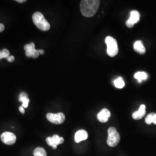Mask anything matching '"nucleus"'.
I'll use <instances>...</instances> for the list:
<instances>
[{"mask_svg": "<svg viewBox=\"0 0 156 156\" xmlns=\"http://www.w3.org/2000/svg\"><path fill=\"white\" fill-rule=\"evenodd\" d=\"M111 116V112L106 108L102 109L98 114L97 119L101 123H106Z\"/></svg>", "mask_w": 156, "mask_h": 156, "instance_id": "10", "label": "nucleus"}, {"mask_svg": "<svg viewBox=\"0 0 156 156\" xmlns=\"http://www.w3.org/2000/svg\"><path fill=\"white\" fill-rule=\"evenodd\" d=\"M1 140L6 145H13L16 142V136L12 133L5 132L1 134Z\"/></svg>", "mask_w": 156, "mask_h": 156, "instance_id": "8", "label": "nucleus"}, {"mask_svg": "<svg viewBox=\"0 0 156 156\" xmlns=\"http://www.w3.org/2000/svg\"><path fill=\"white\" fill-rule=\"evenodd\" d=\"M17 2H19V3H23V2H26V0H16Z\"/></svg>", "mask_w": 156, "mask_h": 156, "instance_id": "25", "label": "nucleus"}, {"mask_svg": "<svg viewBox=\"0 0 156 156\" xmlns=\"http://www.w3.org/2000/svg\"><path fill=\"white\" fill-rule=\"evenodd\" d=\"M47 119L50 123L55 124H61L66 120V116L62 112L58 113H49L46 115Z\"/></svg>", "mask_w": 156, "mask_h": 156, "instance_id": "5", "label": "nucleus"}, {"mask_svg": "<svg viewBox=\"0 0 156 156\" xmlns=\"http://www.w3.org/2000/svg\"><path fill=\"white\" fill-rule=\"evenodd\" d=\"M105 43L107 46L106 52L108 56L112 57L116 56L119 51L116 40L112 37L108 36L105 38Z\"/></svg>", "mask_w": 156, "mask_h": 156, "instance_id": "3", "label": "nucleus"}, {"mask_svg": "<svg viewBox=\"0 0 156 156\" xmlns=\"http://www.w3.org/2000/svg\"><path fill=\"white\" fill-rule=\"evenodd\" d=\"M10 55L9 51L6 49H4L2 51L0 50V60L2 58H7Z\"/></svg>", "mask_w": 156, "mask_h": 156, "instance_id": "18", "label": "nucleus"}, {"mask_svg": "<svg viewBox=\"0 0 156 156\" xmlns=\"http://www.w3.org/2000/svg\"><path fill=\"white\" fill-rule=\"evenodd\" d=\"M4 30H5L4 25L3 24H2V23H0V33L4 31Z\"/></svg>", "mask_w": 156, "mask_h": 156, "instance_id": "22", "label": "nucleus"}, {"mask_svg": "<svg viewBox=\"0 0 156 156\" xmlns=\"http://www.w3.org/2000/svg\"><path fill=\"white\" fill-rule=\"evenodd\" d=\"M134 49L135 51L140 54H144L146 49L141 41H136L134 44Z\"/></svg>", "mask_w": 156, "mask_h": 156, "instance_id": "13", "label": "nucleus"}, {"mask_svg": "<svg viewBox=\"0 0 156 156\" xmlns=\"http://www.w3.org/2000/svg\"><path fill=\"white\" fill-rule=\"evenodd\" d=\"M39 53L40 55H44L45 53V51L43 50V49H40V50H39Z\"/></svg>", "mask_w": 156, "mask_h": 156, "instance_id": "24", "label": "nucleus"}, {"mask_svg": "<svg viewBox=\"0 0 156 156\" xmlns=\"http://www.w3.org/2000/svg\"><path fill=\"white\" fill-rule=\"evenodd\" d=\"M88 138V134L86 131L80 129L78 131L75 135V140L76 143H79L82 140H87Z\"/></svg>", "mask_w": 156, "mask_h": 156, "instance_id": "11", "label": "nucleus"}, {"mask_svg": "<svg viewBox=\"0 0 156 156\" xmlns=\"http://www.w3.org/2000/svg\"><path fill=\"white\" fill-rule=\"evenodd\" d=\"M34 156H47V153L43 147H38L34 151Z\"/></svg>", "mask_w": 156, "mask_h": 156, "instance_id": "16", "label": "nucleus"}, {"mask_svg": "<svg viewBox=\"0 0 156 156\" xmlns=\"http://www.w3.org/2000/svg\"><path fill=\"white\" fill-rule=\"evenodd\" d=\"M19 111L20 112L24 114L25 113V110H24V108L22 105V106H19Z\"/></svg>", "mask_w": 156, "mask_h": 156, "instance_id": "21", "label": "nucleus"}, {"mask_svg": "<svg viewBox=\"0 0 156 156\" xmlns=\"http://www.w3.org/2000/svg\"><path fill=\"white\" fill-rule=\"evenodd\" d=\"M6 59L8 62H12L15 61V57L13 56H9Z\"/></svg>", "mask_w": 156, "mask_h": 156, "instance_id": "20", "label": "nucleus"}, {"mask_svg": "<svg viewBox=\"0 0 156 156\" xmlns=\"http://www.w3.org/2000/svg\"><path fill=\"white\" fill-rule=\"evenodd\" d=\"M33 21L36 27L43 31H48L50 25L44 16L43 14L39 12H35L33 15Z\"/></svg>", "mask_w": 156, "mask_h": 156, "instance_id": "2", "label": "nucleus"}, {"mask_svg": "<svg viewBox=\"0 0 156 156\" xmlns=\"http://www.w3.org/2000/svg\"><path fill=\"white\" fill-rule=\"evenodd\" d=\"M100 5L99 0H82L80 2V8L84 16H93L98 11Z\"/></svg>", "mask_w": 156, "mask_h": 156, "instance_id": "1", "label": "nucleus"}, {"mask_svg": "<svg viewBox=\"0 0 156 156\" xmlns=\"http://www.w3.org/2000/svg\"><path fill=\"white\" fill-rule=\"evenodd\" d=\"M24 49L26 51V56L28 57L37 58L39 56V50H37L35 48V44L31 42L29 44H26L24 46Z\"/></svg>", "mask_w": 156, "mask_h": 156, "instance_id": "7", "label": "nucleus"}, {"mask_svg": "<svg viewBox=\"0 0 156 156\" xmlns=\"http://www.w3.org/2000/svg\"><path fill=\"white\" fill-rule=\"evenodd\" d=\"M46 141L48 145L51 146L53 149H56L57 145L62 144L64 143V140L62 137L59 136L58 135H54L52 136L48 137Z\"/></svg>", "mask_w": 156, "mask_h": 156, "instance_id": "6", "label": "nucleus"}, {"mask_svg": "<svg viewBox=\"0 0 156 156\" xmlns=\"http://www.w3.org/2000/svg\"><path fill=\"white\" fill-rule=\"evenodd\" d=\"M153 123L156 124V113H154V117H153Z\"/></svg>", "mask_w": 156, "mask_h": 156, "instance_id": "23", "label": "nucleus"}, {"mask_svg": "<svg viewBox=\"0 0 156 156\" xmlns=\"http://www.w3.org/2000/svg\"><path fill=\"white\" fill-rule=\"evenodd\" d=\"M108 134L107 144L110 147L116 146L120 140V134L117 132L116 129L115 127H110L108 130Z\"/></svg>", "mask_w": 156, "mask_h": 156, "instance_id": "4", "label": "nucleus"}, {"mask_svg": "<svg viewBox=\"0 0 156 156\" xmlns=\"http://www.w3.org/2000/svg\"><path fill=\"white\" fill-rule=\"evenodd\" d=\"M140 20V12L136 10H133L130 12V16L126 22V26L128 28H132L134 24L138 22Z\"/></svg>", "mask_w": 156, "mask_h": 156, "instance_id": "9", "label": "nucleus"}, {"mask_svg": "<svg viewBox=\"0 0 156 156\" xmlns=\"http://www.w3.org/2000/svg\"><path fill=\"white\" fill-rule=\"evenodd\" d=\"M148 78V75L145 72H137L134 75V78L141 82L142 80H145Z\"/></svg>", "mask_w": 156, "mask_h": 156, "instance_id": "15", "label": "nucleus"}, {"mask_svg": "<svg viewBox=\"0 0 156 156\" xmlns=\"http://www.w3.org/2000/svg\"><path fill=\"white\" fill-rule=\"evenodd\" d=\"M154 113H151L149 114L145 119V122L147 124H151L153 122V117Z\"/></svg>", "mask_w": 156, "mask_h": 156, "instance_id": "19", "label": "nucleus"}, {"mask_svg": "<svg viewBox=\"0 0 156 156\" xmlns=\"http://www.w3.org/2000/svg\"><path fill=\"white\" fill-rule=\"evenodd\" d=\"M114 84L117 89H122L125 86V83L122 78L119 77L115 80Z\"/></svg>", "mask_w": 156, "mask_h": 156, "instance_id": "17", "label": "nucleus"}, {"mask_svg": "<svg viewBox=\"0 0 156 156\" xmlns=\"http://www.w3.org/2000/svg\"><path fill=\"white\" fill-rule=\"evenodd\" d=\"M19 101L22 102V106L26 108L28 106V104L30 102V99L28 98V94L24 92H23L19 96Z\"/></svg>", "mask_w": 156, "mask_h": 156, "instance_id": "14", "label": "nucleus"}, {"mask_svg": "<svg viewBox=\"0 0 156 156\" xmlns=\"http://www.w3.org/2000/svg\"><path fill=\"white\" fill-rule=\"evenodd\" d=\"M146 114V106L142 104L140 106L138 111L135 112L133 114V117L135 120H140L144 117Z\"/></svg>", "mask_w": 156, "mask_h": 156, "instance_id": "12", "label": "nucleus"}]
</instances>
